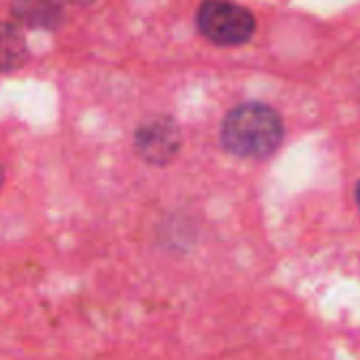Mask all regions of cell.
<instances>
[{
    "label": "cell",
    "instance_id": "1",
    "mask_svg": "<svg viewBox=\"0 0 360 360\" xmlns=\"http://www.w3.org/2000/svg\"><path fill=\"white\" fill-rule=\"evenodd\" d=\"M284 138V123L276 108L261 102H246L231 108L221 127L223 146L248 159H265L278 150Z\"/></svg>",
    "mask_w": 360,
    "mask_h": 360
},
{
    "label": "cell",
    "instance_id": "2",
    "mask_svg": "<svg viewBox=\"0 0 360 360\" xmlns=\"http://www.w3.org/2000/svg\"><path fill=\"white\" fill-rule=\"evenodd\" d=\"M198 28L210 43L236 47L252 39L257 20L246 7L231 0H204L198 9Z\"/></svg>",
    "mask_w": 360,
    "mask_h": 360
},
{
    "label": "cell",
    "instance_id": "3",
    "mask_svg": "<svg viewBox=\"0 0 360 360\" xmlns=\"http://www.w3.org/2000/svg\"><path fill=\"white\" fill-rule=\"evenodd\" d=\"M180 144H183V134H180L178 123L167 115L148 117L134 131V150L150 165L169 163Z\"/></svg>",
    "mask_w": 360,
    "mask_h": 360
},
{
    "label": "cell",
    "instance_id": "4",
    "mask_svg": "<svg viewBox=\"0 0 360 360\" xmlns=\"http://www.w3.org/2000/svg\"><path fill=\"white\" fill-rule=\"evenodd\" d=\"M11 18L24 28L53 32L64 22V9L58 0H11Z\"/></svg>",
    "mask_w": 360,
    "mask_h": 360
},
{
    "label": "cell",
    "instance_id": "5",
    "mask_svg": "<svg viewBox=\"0 0 360 360\" xmlns=\"http://www.w3.org/2000/svg\"><path fill=\"white\" fill-rule=\"evenodd\" d=\"M30 58L24 26L18 22H0V75H11L26 66Z\"/></svg>",
    "mask_w": 360,
    "mask_h": 360
},
{
    "label": "cell",
    "instance_id": "6",
    "mask_svg": "<svg viewBox=\"0 0 360 360\" xmlns=\"http://www.w3.org/2000/svg\"><path fill=\"white\" fill-rule=\"evenodd\" d=\"M5 178H7V172H5V165L0 163V189H3V185H5Z\"/></svg>",
    "mask_w": 360,
    "mask_h": 360
},
{
    "label": "cell",
    "instance_id": "7",
    "mask_svg": "<svg viewBox=\"0 0 360 360\" xmlns=\"http://www.w3.org/2000/svg\"><path fill=\"white\" fill-rule=\"evenodd\" d=\"M356 204L360 208V180H358V185H356Z\"/></svg>",
    "mask_w": 360,
    "mask_h": 360
}]
</instances>
